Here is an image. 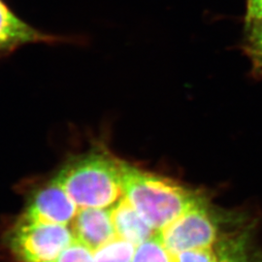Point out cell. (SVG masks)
Listing matches in <instances>:
<instances>
[{
	"mask_svg": "<svg viewBox=\"0 0 262 262\" xmlns=\"http://www.w3.org/2000/svg\"><path fill=\"white\" fill-rule=\"evenodd\" d=\"M122 195L158 232L201 197L178 182L122 161Z\"/></svg>",
	"mask_w": 262,
	"mask_h": 262,
	"instance_id": "1",
	"label": "cell"
},
{
	"mask_svg": "<svg viewBox=\"0 0 262 262\" xmlns=\"http://www.w3.org/2000/svg\"><path fill=\"white\" fill-rule=\"evenodd\" d=\"M122 161L108 150H90L70 159L55 180L79 208L106 209L122 195Z\"/></svg>",
	"mask_w": 262,
	"mask_h": 262,
	"instance_id": "2",
	"label": "cell"
},
{
	"mask_svg": "<svg viewBox=\"0 0 262 262\" xmlns=\"http://www.w3.org/2000/svg\"><path fill=\"white\" fill-rule=\"evenodd\" d=\"M171 255L183 251L214 247L219 240L220 220L201 197L170 225L159 231Z\"/></svg>",
	"mask_w": 262,
	"mask_h": 262,
	"instance_id": "3",
	"label": "cell"
},
{
	"mask_svg": "<svg viewBox=\"0 0 262 262\" xmlns=\"http://www.w3.org/2000/svg\"><path fill=\"white\" fill-rule=\"evenodd\" d=\"M74 236L66 225L20 219L10 235V248L24 262H56Z\"/></svg>",
	"mask_w": 262,
	"mask_h": 262,
	"instance_id": "4",
	"label": "cell"
},
{
	"mask_svg": "<svg viewBox=\"0 0 262 262\" xmlns=\"http://www.w3.org/2000/svg\"><path fill=\"white\" fill-rule=\"evenodd\" d=\"M77 209L73 199L54 179L30 197L21 219L41 224L67 225L74 220Z\"/></svg>",
	"mask_w": 262,
	"mask_h": 262,
	"instance_id": "5",
	"label": "cell"
},
{
	"mask_svg": "<svg viewBox=\"0 0 262 262\" xmlns=\"http://www.w3.org/2000/svg\"><path fill=\"white\" fill-rule=\"evenodd\" d=\"M74 239L84 244L93 252L117 237L110 210L103 208H84L72 221Z\"/></svg>",
	"mask_w": 262,
	"mask_h": 262,
	"instance_id": "6",
	"label": "cell"
},
{
	"mask_svg": "<svg viewBox=\"0 0 262 262\" xmlns=\"http://www.w3.org/2000/svg\"><path fill=\"white\" fill-rule=\"evenodd\" d=\"M55 40L56 37L39 31L19 19L0 0V56L25 45Z\"/></svg>",
	"mask_w": 262,
	"mask_h": 262,
	"instance_id": "7",
	"label": "cell"
},
{
	"mask_svg": "<svg viewBox=\"0 0 262 262\" xmlns=\"http://www.w3.org/2000/svg\"><path fill=\"white\" fill-rule=\"evenodd\" d=\"M110 212L117 236L136 247L158 233L124 197L112 207Z\"/></svg>",
	"mask_w": 262,
	"mask_h": 262,
	"instance_id": "8",
	"label": "cell"
},
{
	"mask_svg": "<svg viewBox=\"0 0 262 262\" xmlns=\"http://www.w3.org/2000/svg\"><path fill=\"white\" fill-rule=\"evenodd\" d=\"M217 262H262L259 252L253 248L251 235L241 232L226 235L215 243Z\"/></svg>",
	"mask_w": 262,
	"mask_h": 262,
	"instance_id": "9",
	"label": "cell"
},
{
	"mask_svg": "<svg viewBox=\"0 0 262 262\" xmlns=\"http://www.w3.org/2000/svg\"><path fill=\"white\" fill-rule=\"evenodd\" d=\"M247 29L245 51L253 63V71L262 75V14L247 20Z\"/></svg>",
	"mask_w": 262,
	"mask_h": 262,
	"instance_id": "10",
	"label": "cell"
},
{
	"mask_svg": "<svg viewBox=\"0 0 262 262\" xmlns=\"http://www.w3.org/2000/svg\"><path fill=\"white\" fill-rule=\"evenodd\" d=\"M136 246L120 237L104 245L94 253V262H131Z\"/></svg>",
	"mask_w": 262,
	"mask_h": 262,
	"instance_id": "11",
	"label": "cell"
},
{
	"mask_svg": "<svg viewBox=\"0 0 262 262\" xmlns=\"http://www.w3.org/2000/svg\"><path fill=\"white\" fill-rule=\"evenodd\" d=\"M131 262H173V259L158 232L154 237L136 247Z\"/></svg>",
	"mask_w": 262,
	"mask_h": 262,
	"instance_id": "12",
	"label": "cell"
},
{
	"mask_svg": "<svg viewBox=\"0 0 262 262\" xmlns=\"http://www.w3.org/2000/svg\"><path fill=\"white\" fill-rule=\"evenodd\" d=\"M94 252L74 239L56 262H94Z\"/></svg>",
	"mask_w": 262,
	"mask_h": 262,
	"instance_id": "13",
	"label": "cell"
},
{
	"mask_svg": "<svg viewBox=\"0 0 262 262\" xmlns=\"http://www.w3.org/2000/svg\"><path fill=\"white\" fill-rule=\"evenodd\" d=\"M173 262H217L214 247L183 251L172 255Z\"/></svg>",
	"mask_w": 262,
	"mask_h": 262,
	"instance_id": "14",
	"label": "cell"
},
{
	"mask_svg": "<svg viewBox=\"0 0 262 262\" xmlns=\"http://www.w3.org/2000/svg\"><path fill=\"white\" fill-rule=\"evenodd\" d=\"M262 14V0H248V11L246 21Z\"/></svg>",
	"mask_w": 262,
	"mask_h": 262,
	"instance_id": "15",
	"label": "cell"
}]
</instances>
